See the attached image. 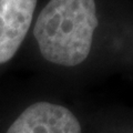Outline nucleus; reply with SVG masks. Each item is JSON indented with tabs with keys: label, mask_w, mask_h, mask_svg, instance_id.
Returning <instances> with one entry per match:
<instances>
[{
	"label": "nucleus",
	"mask_w": 133,
	"mask_h": 133,
	"mask_svg": "<svg viewBox=\"0 0 133 133\" xmlns=\"http://www.w3.org/2000/svg\"><path fill=\"white\" fill-rule=\"evenodd\" d=\"M97 27L94 0H50L38 16L33 35L47 61L74 66L89 56Z\"/></svg>",
	"instance_id": "f257e3e1"
},
{
	"label": "nucleus",
	"mask_w": 133,
	"mask_h": 133,
	"mask_svg": "<svg viewBox=\"0 0 133 133\" xmlns=\"http://www.w3.org/2000/svg\"><path fill=\"white\" fill-rule=\"evenodd\" d=\"M7 133H81V125L66 108L50 102H37L17 118Z\"/></svg>",
	"instance_id": "f03ea898"
},
{
	"label": "nucleus",
	"mask_w": 133,
	"mask_h": 133,
	"mask_svg": "<svg viewBox=\"0 0 133 133\" xmlns=\"http://www.w3.org/2000/svg\"><path fill=\"white\" fill-rule=\"evenodd\" d=\"M37 0H0V64L16 55L27 36Z\"/></svg>",
	"instance_id": "7ed1b4c3"
}]
</instances>
